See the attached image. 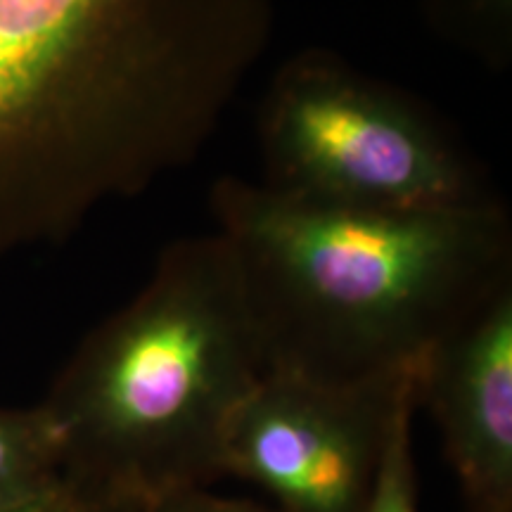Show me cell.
<instances>
[{"label":"cell","instance_id":"9c48e42d","mask_svg":"<svg viewBox=\"0 0 512 512\" xmlns=\"http://www.w3.org/2000/svg\"><path fill=\"white\" fill-rule=\"evenodd\" d=\"M408 408L396 420L366 512H418V472L413 456V415Z\"/></svg>","mask_w":512,"mask_h":512},{"label":"cell","instance_id":"8fae6325","mask_svg":"<svg viewBox=\"0 0 512 512\" xmlns=\"http://www.w3.org/2000/svg\"><path fill=\"white\" fill-rule=\"evenodd\" d=\"M152 512H280L278 508L245 501V498L216 496L207 489H185L152 505Z\"/></svg>","mask_w":512,"mask_h":512},{"label":"cell","instance_id":"30bf717a","mask_svg":"<svg viewBox=\"0 0 512 512\" xmlns=\"http://www.w3.org/2000/svg\"><path fill=\"white\" fill-rule=\"evenodd\" d=\"M3 512H152V505L88 489L62 477L53 489Z\"/></svg>","mask_w":512,"mask_h":512},{"label":"cell","instance_id":"ba28073f","mask_svg":"<svg viewBox=\"0 0 512 512\" xmlns=\"http://www.w3.org/2000/svg\"><path fill=\"white\" fill-rule=\"evenodd\" d=\"M432 27L491 64L512 48V0H425Z\"/></svg>","mask_w":512,"mask_h":512},{"label":"cell","instance_id":"6da1fadb","mask_svg":"<svg viewBox=\"0 0 512 512\" xmlns=\"http://www.w3.org/2000/svg\"><path fill=\"white\" fill-rule=\"evenodd\" d=\"M273 0H0V261L202 155Z\"/></svg>","mask_w":512,"mask_h":512},{"label":"cell","instance_id":"8992f818","mask_svg":"<svg viewBox=\"0 0 512 512\" xmlns=\"http://www.w3.org/2000/svg\"><path fill=\"white\" fill-rule=\"evenodd\" d=\"M418 403L437 422L467 512H512V278L430 349Z\"/></svg>","mask_w":512,"mask_h":512},{"label":"cell","instance_id":"277c9868","mask_svg":"<svg viewBox=\"0 0 512 512\" xmlns=\"http://www.w3.org/2000/svg\"><path fill=\"white\" fill-rule=\"evenodd\" d=\"M264 185L304 200L382 211L489 200L477 166L411 95L332 50L280 64L259 110Z\"/></svg>","mask_w":512,"mask_h":512},{"label":"cell","instance_id":"5b68a950","mask_svg":"<svg viewBox=\"0 0 512 512\" xmlns=\"http://www.w3.org/2000/svg\"><path fill=\"white\" fill-rule=\"evenodd\" d=\"M422 363L354 382L266 373L228 422L221 477L280 512H366L396 420L418 406Z\"/></svg>","mask_w":512,"mask_h":512},{"label":"cell","instance_id":"7a4b0ae2","mask_svg":"<svg viewBox=\"0 0 512 512\" xmlns=\"http://www.w3.org/2000/svg\"><path fill=\"white\" fill-rule=\"evenodd\" d=\"M266 356V373L354 382L415 368L512 278L503 204L337 207L238 176L211 188Z\"/></svg>","mask_w":512,"mask_h":512},{"label":"cell","instance_id":"3957f363","mask_svg":"<svg viewBox=\"0 0 512 512\" xmlns=\"http://www.w3.org/2000/svg\"><path fill=\"white\" fill-rule=\"evenodd\" d=\"M266 375L245 287L219 233L171 242L136 297L88 332L41 408L62 477L155 505L221 479L228 422Z\"/></svg>","mask_w":512,"mask_h":512},{"label":"cell","instance_id":"52a82bcc","mask_svg":"<svg viewBox=\"0 0 512 512\" xmlns=\"http://www.w3.org/2000/svg\"><path fill=\"white\" fill-rule=\"evenodd\" d=\"M60 479V439L41 403L0 406V512L41 496Z\"/></svg>","mask_w":512,"mask_h":512}]
</instances>
